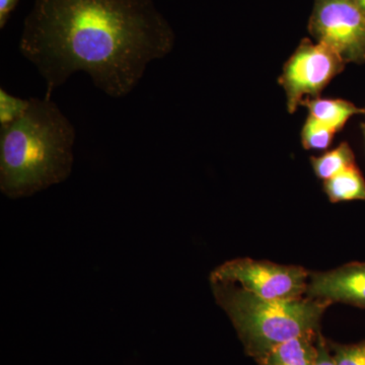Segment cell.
<instances>
[{
	"instance_id": "7",
	"label": "cell",
	"mask_w": 365,
	"mask_h": 365,
	"mask_svg": "<svg viewBox=\"0 0 365 365\" xmlns=\"http://www.w3.org/2000/svg\"><path fill=\"white\" fill-rule=\"evenodd\" d=\"M307 295L329 304L343 302L365 309V263L309 274Z\"/></svg>"
},
{
	"instance_id": "1",
	"label": "cell",
	"mask_w": 365,
	"mask_h": 365,
	"mask_svg": "<svg viewBox=\"0 0 365 365\" xmlns=\"http://www.w3.org/2000/svg\"><path fill=\"white\" fill-rule=\"evenodd\" d=\"M174 44V31L153 0H35L19 48L44 78L45 98L83 71L117 98L128 96L148 64Z\"/></svg>"
},
{
	"instance_id": "10",
	"label": "cell",
	"mask_w": 365,
	"mask_h": 365,
	"mask_svg": "<svg viewBox=\"0 0 365 365\" xmlns=\"http://www.w3.org/2000/svg\"><path fill=\"white\" fill-rule=\"evenodd\" d=\"M324 189L333 203L365 200V181L356 165L327 180Z\"/></svg>"
},
{
	"instance_id": "11",
	"label": "cell",
	"mask_w": 365,
	"mask_h": 365,
	"mask_svg": "<svg viewBox=\"0 0 365 365\" xmlns=\"http://www.w3.org/2000/svg\"><path fill=\"white\" fill-rule=\"evenodd\" d=\"M311 162L314 174L324 181L356 165L354 153L346 143H341L335 150L328 151L321 157L312 158Z\"/></svg>"
},
{
	"instance_id": "5",
	"label": "cell",
	"mask_w": 365,
	"mask_h": 365,
	"mask_svg": "<svg viewBox=\"0 0 365 365\" xmlns=\"http://www.w3.org/2000/svg\"><path fill=\"white\" fill-rule=\"evenodd\" d=\"M345 62L325 44L304 40L287 60L279 78L287 93V109L294 114L307 100L319 98L344 68Z\"/></svg>"
},
{
	"instance_id": "9",
	"label": "cell",
	"mask_w": 365,
	"mask_h": 365,
	"mask_svg": "<svg viewBox=\"0 0 365 365\" xmlns=\"http://www.w3.org/2000/svg\"><path fill=\"white\" fill-rule=\"evenodd\" d=\"M304 105L309 108V116L335 132L340 131L350 118L361 112L352 103L344 100L317 98L307 100Z\"/></svg>"
},
{
	"instance_id": "12",
	"label": "cell",
	"mask_w": 365,
	"mask_h": 365,
	"mask_svg": "<svg viewBox=\"0 0 365 365\" xmlns=\"http://www.w3.org/2000/svg\"><path fill=\"white\" fill-rule=\"evenodd\" d=\"M336 132L309 116L302 131V145L307 150H325L332 143Z\"/></svg>"
},
{
	"instance_id": "16",
	"label": "cell",
	"mask_w": 365,
	"mask_h": 365,
	"mask_svg": "<svg viewBox=\"0 0 365 365\" xmlns=\"http://www.w3.org/2000/svg\"><path fill=\"white\" fill-rule=\"evenodd\" d=\"M20 0H0V29L6 26L11 13L16 9Z\"/></svg>"
},
{
	"instance_id": "15",
	"label": "cell",
	"mask_w": 365,
	"mask_h": 365,
	"mask_svg": "<svg viewBox=\"0 0 365 365\" xmlns=\"http://www.w3.org/2000/svg\"><path fill=\"white\" fill-rule=\"evenodd\" d=\"M317 349H318V355H317L314 365H336L330 352V345L326 342L321 334H319L317 339Z\"/></svg>"
},
{
	"instance_id": "6",
	"label": "cell",
	"mask_w": 365,
	"mask_h": 365,
	"mask_svg": "<svg viewBox=\"0 0 365 365\" xmlns=\"http://www.w3.org/2000/svg\"><path fill=\"white\" fill-rule=\"evenodd\" d=\"M309 30L345 63L365 60V14L356 0H316Z\"/></svg>"
},
{
	"instance_id": "13",
	"label": "cell",
	"mask_w": 365,
	"mask_h": 365,
	"mask_svg": "<svg viewBox=\"0 0 365 365\" xmlns=\"http://www.w3.org/2000/svg\"><path fill=\"white\" fill-rule=\"evenodd\" d=\"M30 104V98L23 100L0 88V129L6 128L21 119L28 111Z\"/></svg>"
},
{
	"instance_id": "4",
	"label": "cell",
	"mask_w": 365,
	"mask_h": 365,
	"mask_svg": "<svg viewBox=\"0 0 365 365\" xmlns=\"http://www.w3.org/2000/svg\"><path fill=\"white\" fill-rule=\"evenodd\" d=\"M309 273L299 266H285L253 259H235L210 274L211 284H234L250 294L270 300L304 299Z\"/></svg>"
},
{
	"instance_id": "3",
	"label": "cell",
	"mask_w": 365,
	"mask_h": 365,
	"mask_svg": "<svg viewBox=\"0 0 365 365\" xmlns=\"http://www.w3.org/2000/svg\"><path fill=\"white\" fill-rule=\"evenodd\" d=\"M218 304L225 309L235 330L255 359L276 346L307 334H318L319 321L329 302L299 299H262L234 284H211Z\"/></svg>"
},
{
	"instance_id": "8",
	"label": "cell",
	"mask_w": 365,
	"mask_h": 365,
	"mask_svg": "<svg viewBox=\"0 0 365 365\" xmlns=\"http://www.w3.org/2000/svg\"><path fill=\"white\" fill-rule=\"evenodd\" d=\"M319 334H307L276 346L257 359L260 365H314Z\"/></svg>"
},
{
	"instance_id": "14",
	"label": "cell",
	"mask_w": 365,
	"mask_h": 365,
	"mask_svg": "<svg viewBox=\"0 0 365 365\" xmlns=\"http://www.w3.org/2000/svg\"><path fill=\"white\" fill-rule=\"evenodd\" d=\"M336 365H365V340L357 344L332 346Z\"/></svg>"
},
{
	"instance_id": "2",
	"label": "cell",
	"mask_w": 365,
	"mask_h": 365,
	"mask_svg": "<svg viewBox=\"0 0 365 365\" xmlns=\"http://www.w3.org/2000/svg\"><path fill=\"white\" fill-rule=\"evenodd\" d=\"M30 101L21 119L0 129V191L9 199L66 181L73 165V125L51 98Z\"/></svg>"
}]
</instances>
